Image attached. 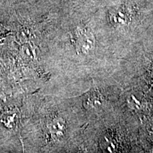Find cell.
I'll list each match as a JSON object with an SVG mask.
<instances>
[{"mask_svg":"<svg viewBox=\"0 0 153 153\" xmlns=\"http://www.w3.org/2000/svg\"><path fill=\"white\" fill-rule=\"evenodd\" d=\"M95 40L90 32L81 30L76 33L75 38L76 48L79 52L87 54L94 48Z\"/></svg>","mask_w":153,"mask_h":153,"instance_id":"6da1fadb","label":"cell"},{"mask_svg":"<svg viewBox=\"0 0 153 153\" xmlns=\"http://www.w3.org/2000/svg\"><path fill=\"white\" fill-rule=\"evenodd\" d=\"M49 130L53 137L58 138L62 136L65 130V123L62 118L53 120L49 125Z\"/></svg>","mask_w":153,"mask_h":153,"instance_id":"7a4b0ae2","label":"cell"}]
</instances>
